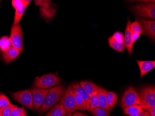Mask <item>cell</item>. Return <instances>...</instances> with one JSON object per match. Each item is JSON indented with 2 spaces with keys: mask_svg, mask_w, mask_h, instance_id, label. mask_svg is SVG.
I'll return each instance as SVG.
<instances>
[{
  "mask_svg": "<svg viewBox=\"0 0 155 116\" xmlns=\"http://www.w3.org/2000/svg\"><path fill=\"white\" fill-rule=\"evenodd\" d=\"M11 96L14 100L27 108L33 110V96L32 91L30 90H24L13 92Z\"/></svg>",
  "mask_w": 155,
  "mask_h": 116,
  "instance_id": "7",
  "label": "cell"
},
{
  "mask_svg": "<svg viewBox=\"0 0 155 116\" xmlns=\"http://www.w3.org/2000/svg\"><path fill=\"white\" fill-rule=\"evenodd\" d=\"M147 111L149 112L150 116H155V106H152L147 110Z\"/></svg>",
  "mask_w": 155,
  "mask_h": 116,
  "instance_id": "33",
  "label": "cell"
},
{
  "mask_svg": "<svg viewBox=\"0 0 155 116\" xmlns=\"http://www.w3.org/2000/svg\"><path fill=\"white\" fill-rule=\"evenodd\" d=\"M144 110L140 105H133L123 108L124 114L129 116H137Z\"/></svg>",
  "mask_w": 155,
  "mask_h": 116,
  "instance_id": "20",
  "label": "cell"
},
{
  "mask_svg": "<svg viewBox=\"0 0 155 116\" xmlns=\"http://www.w3.org/2000/svg\"><path fill=\"white\" fill-rule=\"evenodd\" d=\"M106 98L108 105L113 109L117 102V96L116 93L114 91H108Z\"/></svg>",
  "mask_w": 155,
  "mask_h": 116,
  "instance_id": "23",
  "label": "cell"
},
{
  "mask_svg": "<svg viewBox=\"0 0 155 116\" xmlns=\"http://www.w3.org/2000/svg\"><path fill=\"white\" fill-rule=\"evenodd\" d=\"M40 12H41V15L42 16L47 17V18H49L54 15L55 11L53 8H50L49 6L44 7V8H41Z\"/></svg>",
  "mask_w": 155,
  "mask_h": 116,
  "instance_id": "24",
  "label": "cell"
},
{
  "mask_svg": "<svg viewBox=\"0 0 155 116\" xmlns=\"http://www.w3.org/2000/svg\"><path fill=\"white\" fill-rule=\"evenodd\" d=\"M130 29L132 33H137L140 35L141 34L143 35L141 27L137 20L135 21L134 22L132 23L131 22L130 24Z\"/></svg>",
  "mask_w": 155,
  "mask_h": 116,
  "instance_id": "26",
  "label": "cell"
},
{
  "mask_svg": "<svg viewBox=\"0 0 155 116\" xmlns=\"http://www.w3.org/2000/svg\"><path fill=\"white\" fill-rule=\"evenodd\" d=\"M140 34H137V33H132L131 39H132V42L134 43L135 42L140 38Z\"/></svg>",
  "mask_w": 155,
  "mask_h": 116,
  "instance_id": "32",
  "label": "cell"
},
{
  "mask_svg": "<svg viewBox=\"0 0 155 116\" xmlns=\"http://www.w3.org/2000/svg\"><path fill=\"white\" fill-rule=\"evenodd\" d=\"M49 89L34 88L31 90L33 96V110H38L43 104Z\"/></svg>",
  "mask_w": 155,
  "mask_h": 116,
  "instance_id": "10",
  "label": "cell"
},
{
  "mask_svg": "<svg viewBox=\"0 0 155 116\" xmlns=\"http://www.w3.org/2000/svg\"><path fill=\"white\" fill-rule=\"evenodd\" d=\"M74 91L75 98L77 110L81 111H87V107L86 103L82 97L79 93Z\"/></svg>",
  "mask_w": 155,
  "mask_h": 116,
  "instance_id": "21",
  "label": "cell"
},
{
  "mask_svg": "<svg viewBox=\"0 0 155 116\" xmlns=\"http://www.w3.org/2000/svg\"><path fill=\"white\" fill-rule=\"evenodd\" d=\"M72 115H73V113H70V112H68L67 114H66L65 116H72Z\"/></svg>",
  "mask_w": 155,
  "mask_h": 116,
  "instance_id": "38",
  "label": "cell"
},
{
  "mask_svg": "<svg viewBox=\"0 0 155 116\" xmlns=\"http://www.w3.org/2000/svg\"><path fill=\"white\" fill-rule=\"evenodd\" d=\"M61 81V79L57 75L49 74L36 78L34 86L38 88L47 89L60 84Z\"/></svg>",
  "mask_w": 155,
  "mask_h": 116,
  "instance_id": "4",
  "label": "cell"
},
{
  "mask_svg": "<svg viewBox=\"0 0 155 116\" xmlns=\"http://www.w3.org/2000/svg\"><path fill=\"white\" fill-rule=\"evenodd\" d=\"M73 90L79 93L82 97L86 103L87 107V111H90V97L84 90L79 83H74L72 84Z\"/></svg>",
  "mask_w": 155,
  "mask_h": 116,
  "instance_id": "17",
  "label": "cell"
},
{
  "mask_svg": "<svg viewBox=\"0 0 155 116\" xmlns=\"http://www.w3.org/2000/svg\"><path fill=\"white\" fill-rule=\"evenodd\" d=\"M144 111H142V112H141V113H140V114H139L137 116H143V115H144Z\"/></svg>",
  "mask_w": 155,
  "mask_h": 116,
  "instance_id": "39",
  "label": "cell"
},
{
  "mask_svg": "<svg viewBox=\"0 0 155 116\" xmlns=\"http://www.w3.org/2000/svg\"><path fill=\"white\" fill-rule=\"evenodd\" d=\"M12 116H28V115L24 107L16 106L12 111Z\"/></svg>",
  "mask_w": 155,
  "mask_h": 116,
  "instance_id": "28",
  "label": "cell"
},
{
  "mask_svg": "<svg viewBox=\"0 0 155 116\" xmlns=\"http://www.w3.org/2000/svg\"><path fill=\"white\" fill-rule=\"evenodd\" d=\"M11 104L8 98L2 93H0V108H4Z\"/></svg>",
  "mask_w": 155,
  "mask_h": 116,
  "instance_id": "29",
  "label": "cell"
},
{
  "mask_svg": "<svg viewBox=\"0 0 155 116\" xmlns=\"http://www.w3.org/2000/svg\"><path fill=\"white\" fill-rule=\"evenodd\" d=\"M131 11L138 17L155 19V2L147 1L134 4L130 7Z\"/></svg>",
  "mask_w": 155,
  "mask_h": 116,
  "instance_id": "2",
  "label": "cell"
},
{
  "mask_svg": "<svg viewBox=\"0 0 155 116\" xmlns=\"http://www.w3.org/2000/svg\"><path fill=\"white\" fill-rule=\"evenodd\" d=\"M21 53L19 49L12 47L2 52V59L5 63H8L16 59Z\"/></svg>",
  "mask_w": 155,
  "mask_h": 116,
  "instance_id": "15",
  "label": "cell"
},
{
  "mask_svg": "<svg viewBox=\"0 0 155 116\" xmlns=\"http://www.w3.org/2000/svg\"><path fill=\"white\" fill-rule=\"evenodd\" d=\"M12 5L15 9V15L14 18L13 26L19 24L20 20L25 12L27 7H25L21 2V0H13L12 2Z\"/></svg>",
  "mask_w": 155,
  "mask_h": 116,
  "instance_id": "12",
  "label": "cell"
},
{
  "mask_svg": "<svg viewBox=\"0 0 155 116\" xmlns=\"http://www.w3.org/2000/svg\"><path fill=\"white\" fill-rule=\"evenodd\" d=\"M142 29L143 35L154 41L155 39V20H147L141 18H136Z\"/></svg>",
  "mask_w": 155,
  "mask_h": 116,
  "instance_id": "11",
  "label": "cell"
},
{
  "mask_svg": "<svg viewBox=\"0 0 155 116\" xmlns=\"http://www.w3.org/2000/svg\"><path fill=\"white\" fill-rule=\"evenodd\" d=\"M143 116H150V115L149 112L146 111H145V112H144V115H143Z\"/></svg>",
  "mask_w": 155,
  "mask_h": 116,
  "instance_id": "36",
  "label": "cell"
},
{
  "mask_svg": "<svg viewBox=\"0 0 155 116\" xmlns=\"http://www.w3.org/2000/svg\"><path fill=\"white\" fill-rule=\"evenodd\" d=\"M140 71L141 78L155 67V61H136Z\"/></svg>",
  "mask_w": 155,
  "mask_h": 116,
  "instance_id": "14",
  "label": "cell"
},
{
  "mask_svg": "<svg viewBox=\"0 0 155 116\" xmlns=\"http://www.w3.org/2000/svg\"><path fill=\"white\" fill-rule=\"evenodd\" d=\"M91 112L94 116H109L110 113V111L105 110L100 107L95 108Z\"/></svg>",
  "mask_w": 155,
  "mask_h": 116,
  "instance_id": "25",
  "label": "cell"
},
{
  "mask_svg": "<svg viewBox=\"0 0 155 116\" xmlns=\"http://www.w3.org/2000/svg\"><path fill=\"white\" fill-rule=\"evenodd\" d=\"M60 103L63 106L68 112L73 113L76 110L75 98L72 85H69L64 90Z\"/></svg>",
  "mask_w": 155,
  "mask_h": 116,
  "instance_id": "6",
  "label": "cell"
},
{
  "mask_svg": "<svg viewBox=\"0 0 155 116\" xmlns=\"http://www.w3.org/2000/svg\"><path fill=\"white\" fill-rule=\"evenodd\" d=\"M10 39L12 47L18 49L21 53L23 48V35L21 26L19 24L13 26L11 28Z\"/></svg>",
  "mask_w": 155,
  "mask_h": 116,
  "instance_id": "8",
  "label": "cell"
},
{
  "mask_svg": "<svg viewBox=\"0 0 155 116\" xmlns=\"http://www.w3.org/2000/svg\"><path fill=\"white\" fill-rule=\"evenodd\" d=\"M110 47L120 53H124V35L121 32L117 31L112 36L108 39Z\"/></svg>",
  "mask_w": 155,
  "mask_h": 116,
  "instance_id": "9",
  "label": "cell"
},
{
  "mask_svg": "<svg viewBox=\"0 0 155 116\" xmlns=\"http://www.w3.org/2000/svg\"><path fill=\"white\" fill-rule=\"evenodd\" d=\"M72 116H88L84 113H82V112H79V111H75L73 112Z\"/></svg>",
  "mask_w": 155,
  "mask_h": 116,
  "instance_id": "34",
  "label": "cell"
},
{
  "mask_svg": "<svg viewBox=\"0 0 155 116\" xmlns=\"http://www.w3.org/2000/svg\"><path fill=\"white\" fill-rule=\"evenodd\" d=\"M64 91V87L63 85H57L50 88L43 104L38 110V113H44L56 104L61 100Z\"/></svg>",
  "mask_w": 155,
  "mask_h": 116,
  "instance_id": "1",
  "label": "cell"
},
{
  "mask_svg": "<svg viewBox=\"0 0 155 116\" xmlns=\"http://www.w3.org/2000/svg\"><path fill=\"white\" fill-rule=\"evenodd\" d=\"M130 23L131 22L128 18L127 24H126L125 35L124 36V47L127 50L129 55L130 56H131L134 43L132 42V39H131L132 33L130 29Z\"/></svg>",
  "mask_w": 155,
  "mask_h": 116,
  "instance_id": "13",
  "label": "cell"
},
{
  "mask_svg": "<svg viewBox=\"0 0 155 116\" xmlns=\"http://www.w3.org/2000/svg\"><path fill=\"white\" fill-rule=\"evenodd\" d=\"M3 108H0V116H2V110Z\"/></svg>",
  "mask_w": 155,
  "mask_h": 116,
  "instance_id": "37",
  "label": "cell"
},
{
  "mask_svg": "<svg viewBox=\"0 0 155 116\" xmlns=\"http://www.w3.org/2000/svg\"><path fill=\"white\" fill-rule=\"evenodd\" d=\"M80 84L90 97L97 92V90L100 87L94 83L88 81H83L81 82Z\"/></svg>",
  "mask_w": 155,
  "mask_h": 116,
  "instance_id": "18",
  "label": "cell"
},
{
  "mask_svg": "<svg viewBox=\"0 0 155 116\" xmlns=\"http://www.w3.org/2000/svg\"><path fill=\"white\" fill-rule=\"evenodd\" d=\"M100 107L97 98V92L90 97V111H91L93 109L97 107Z\"/></svg>",
  "mask_w": 155,
  "mask_h": 116,
  "instance_id": "27",
  "label": "cell"
},
{
  "mask_svg": "<svg viewBox=\"0 0 155 116\" xmlns=\"http://www.w3.org/2000/svg\"><path fill=\"white\" fill-rule=\"evenodd\" d=\"M140 105L138 92L133 86H129L123 94L119 102L122 108L133 105Z\"/></svg>",
  "mask_w": 155,
  "mask_h": 116,
  "instance_id": "5",
  "label": "cell"
},
{
  "mask_svg": "<svg viewBox=\"0 0 155 116\" xmlns=\"http://www.w3.org/2000/svg\"><path fill=\"white\" fill-rule=\"evenodd\" d=\"M107 92L108 91H107V90L104 88L100 87L97 90V98H98L100 107L105 110L111 111L112 108L108 105L107 102L106 97H107Z\"/></svg>",
  "mask_w": 155,
  "mask_h": 116,
  "instance_id": "16",
  "label": "cell"
},
{
  "mask_svg": "<svg viewBox=\"0 0 155 116\" xmlns=\"http://www.w3.org/2000/svg\"><path fill=\"white\" fill-rule=\"evenodd\" d=\"M12 47V44L10 37L8 36H4L0 39V50L2 52H4Z\"/></svg>",
  "mask_w": 155,
  "mask_h": 116,
  "instance_id": "22",
  "label": "cell"
},
{
  "mask_svg": "<svg viewBox=\"0 0 155 116\" xmlns=\"http://www.w3.org/2000/svg\"><path fill=\"white\" fill-rule=\"evenodd\" d=\"M17 106L16 105L10 104V105L3 108L2 110V116H12L13 110Z\"/></svg>",
  "mask_w": 155,
  "mask_h": 116,
  "instance_id": "30",
  "label": "cell"
},
{
  "mask_svg": "<svg viewBox=\"0 0 155 116\" xmlns=\"http://www.w3.org/2000/svg\"><path fill=\"white\" fill-rule=\"evenodd\" d=\"M31 2V1L30 0H21L22 4L26 7H28V5H29Z\"/></svg>",
  "mask_w": 155,
  "mask_h": 116,
  "instance_id": "35",
  "label": "cell"
},
{
  "mask_svg": "<svg viewBox=\"0 0 155 116\" xmlns=\"http://www.w3.org/2000/svg\"><path fill=\"white\" fill-rule=\"evenodd\" d=\"M68 111L60 103L55 104L46 116H65Z\"/></svg>",
  "mask_w": 155,
  "mask_h": 116,
  "instance_id": "19",
  "label": "cell"
},
{
  "mask_svg": "<svg viewBox=\"0 0 155 116\" xmlns=\"http://www.w3.org/2000/svg\"><path fill=\"white\" fill-rule=\"evenodd\" d=\"M34 2L36 6H40L41 8H44V7L50 6V4L51 3L50 1H47V0H37V1H35Z\"/></svg>",
  "mask_w": 155,
  "mask_h": 116,
  "instance_id": "31",
  "label": "cell"
},
{
  "mask_svg": "<svg viewBox=\"0 0 155 116\" xmlns=\"http://www.w3.org/2000/svg\"><path fill=\"white\" fill-rule=\"evenodd\" d=\"M140 105L143 110L155 106V88L152 85L145 86L138 91Z\"/></svg>",
  "mask_w": 155,
  "mask_h": 116,
  "instance_id": "3",
  "label": "cell"
}]
</instances>
